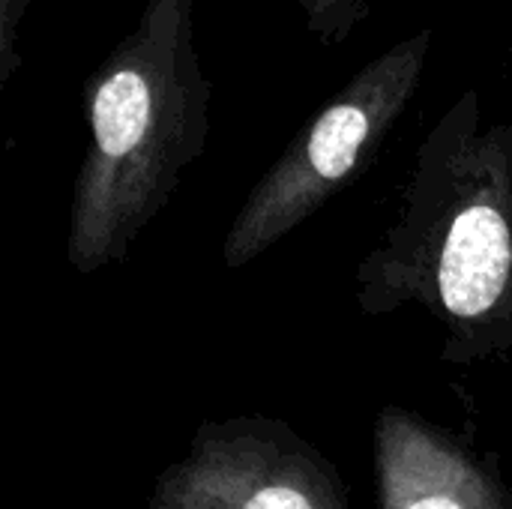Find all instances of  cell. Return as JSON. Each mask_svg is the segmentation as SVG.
I'll return each instance as SVG.
<instances>
[{
  "label": "cell",
  "mask_w": 512,
  "mask_h": 509,
  "mask_svg": "<svg viewBox=\"0 0 512 509\" xmlns=\"http://www.w3.org/2000/svg\"><path fill=\"white\" fill-rule=\"evenodd\" d=\"M363 315L423 306L444 366L512 363V126L468 87L426 132L393 225L354 273Z\"/></svg>",
  "instance_id": "obj_1"
},
{
  "label": "cell",
  "mask_w": 512,
  "mask_h": 509,
  "mask_svg": "<svg viewBox=\"0 0 512 509\" xmlns=\"http://www.w3.org/2000/svg\"><path fill=\"white\" fill-rule=\"evenodd\" d=\"M213 84L195 39V0H147L138 24L84 81L87 150L72 183L66 261L90 276L123 264L138 234L201 159Z\"/></svg>",
  "instance_id": "obj_2"
},
{
  "label": "cell",
  "mask_w": 512,
  "mask_h": 509,
  "mask_svg": "<svg viewBox=\"0 0 512 509\" xmlns=\"http://www.w3.org/2000/svg\"><path fill=\"white\" fill-rule=\"evenodd\" d=\"M432 39V27L399 39L309 117L237 210L222 243L228 270L273 249L372 165L423 81Z\"/></svg>",
  "instance_id": "obj_3"
},
{
  "label": "cell",
  "mask_w": 512,
  "mask_h": 509,
  "mask_svg": "<svg viewBox=\"0 0 512 509\" xmlns=\"http://www.w3.org/2000/svg\"><path fill=\"white\" fill-rule=\"evenodd\" d=\"M147 509H348L333 462L270 417L198 426L183 459L168 465Z\"/></svg>",
  "instance_id": "obj_4"
},
{
  "label": "cell",
  "mask_w": 512,
  "mask_h": 509,
  "mask_svg": "<svg viewBox=\"0 0 512 509\" xmlns=\"http://www.w3.org/2000/svg\"><path fill=\"white\" fill-rule=\"evenodd\" d=\"M372 444L378 509H512L498 456L414 411L381 408Z\"/></svg>",
  "instance_id": "obj_5"
},
{
  "label": "cell",
  "mask_w": 512,
  "mask_h": 509,
  "mask_svg": "<svg viewBox=\"0 0 512 509\" xmlns=\"http://www.w3.org/2000/svg\"><path fill=\"white\" fill-rule=\"evenodd\" d=\"M306 18V30L321 45H339L369 15L372 0H297Z\"/></svg>",
  "instance_id": "obj_6"
},
{
  "label": "cell",
  "mask_w": 512,
  "mask_h": 509,
  "mask_svg": "<svg viewBox=\"0 0 512 509\" xmlns=\"http://www.w3.org/2000/svg\"><path fill=\"white\" fill-rule=\"evenodd\" d=\"M33 0H0V84L9 81V75L18 69V24Z\"/></svg>",
  "instance_id": "obj_7"
}]
</instances>
